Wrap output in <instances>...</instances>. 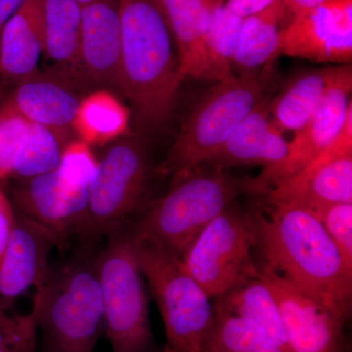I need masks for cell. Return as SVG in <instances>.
I'll use <instances>...</instances> for the list:
<instances>
[{
    "label": "cell",
    "mask_w": 352,
    "mask_h": 352,
    "mask_svg": "<svg viewBox=\"0 0 352 352\" xmlns=\"http://www.w3.org/2000/svg\"><path fill=\"white\" fill-rule=\"evenodd\" d=\"M80 6L85 7L89 6V4L94 3V2L98 1V0H76Z\"/></svg>",
    "instance_id": "obj_36"
},
{
    "label": "cell",
    "mask_w": 352,
    "mask_h": 352,
    "mask_svg": "<svg viewBox=\"0 0 352 352\" xmlns=\"http://www.w3.org/2000/svg\"><path fill=\"white\" fill-rule=\"evenodd\" d=\"M263 198L265 206H289L312 214L336 204L352 203V110L319 156Z\"/></svg>",
    "instance_id": "obj_11"
},
{
    "label": "cell",
    "mask_w": 352,
    "mask_h": 352,
    "mask_svg": "<svg viewBox=\"0 0 352 352\" xmlns=\"http://www.w3.org/2000/svg\"><path fill=\"white\" fill-rule=\"evenodd\" d=\"M258 210L261 270L272 271L307 298L349 322L352 267L314 214L289 206Z\"/></svg>",
    "instance_id": "obj_1"
},
{
    "label": "cell",
    "mask_w": 352,
    "mask_h": 352,
    "mask_svg": "<svg viewBox=\"0 0 352 352\" xmlns=\"http://www.w3.org/2000/svg\"><path fill=\"white\" fill-rule=\"evenodd\" d=\"M149 162L136 139H120L101 160L90 184L87 220L80 236L87 240L108 235L126 223L144 197Z\"/></svg>",
    "instance_id": "obj_9"
},
{
    "label": "cell",
    "mask_w": 352,
    "mask_h": 352,
    "mask_svg": "<svg viewBox=\"0 0 352 352\" xmlns=\"http://www.w3.org/2000/svg\"><path fill=\"white\" fill-rule=\"evenodd\" d=\"M135 240L141 270L163 318L166 336L164 352H201L214 318L210 298L184 270L180 259Z\"/></svg>",
    "instance_id": "obj_8"
},
{
    "label": "cell",
    "mask_w": 352,
    "mask_h": 352,
    "mask_svg": "<svg viewBox=\"0 0 352 352\" xmlns=\"http://www.w3.org/2000/svg\"><path fill=\"white\" fill-rule=\"evenodd\" d=\"M16 222V210L0 183V261L6 251Z\"/></svg>",
    "instance_id": "obj_32"
},
{
    "label": "cell",
    "mask_w": 352,
    "mask_h": 352,
    "mask_svg": "<svg viewBox=\"0 0 352 352\" xmlns=\"http://www.w3.org/2000/svg\"><path fill=\"white\" fill-rule=\"evenodd\" d=\"M276 0H226L224 3L239 17L245 18L265 10Z\"/></svg>",
    "instance_id": "obj_33"
},
{
    "label": "cell",
    "mask_w": 352,
    "mask_h": 352,
    "mask_svg": "<svg viewBox=\"0 0 352 352\" xmlns=\"http://www.w3.org/2000/svg\"><path fill=\"white\" fill-rule=\"evenodd\" d=\"M245 184L247 179L226 170L199 166L175 178L170 191L153 204L131 233L135 239L182 259L201 231L245 194Z\"/></svg>",
    "instance_id": "obj_4"
},
{
    "label": "cell",
    "mask_w": 352,
    "mask_h": 352,
    "mask_svg": "<svg viewBox=\"0 0 352 352\" xmlns=\"http://www.w3.org/2000/svg\"><path fill=\"white\" fill-rule=\"evenodd\" d=\"M351 90V65L337 67L332 82L311 119L296 131L295 138L289 142L288 154L283 161L261 170L256 177L247 178L245 193L265 195L319 156L337 138L352 110Z\"/></svg>",
    "instance_id": "obj_10"
},
{
    "label": "cell",
    "mask_w": 352,
    "mask_h": 352,
    "mask_svg": "<svg viewBox=\"0 0 352 352\" xmlns=\"http://www.w3.org/2000/svg\"><path fill=\"white\" fill-rule=\"evenodd\" d=\"M73 85L59 76L38 71L17 83L6 101L25 120L47 127L68 144L82 101Z\"/></svg>",
    "instance_id": "obj_18"
},
{
    "label": "cell",
    "mask_w": 352,
    "mask_h": 352,
    "mask_svg": "<svg viewBox=\"0 0 352 352\" xmlns=\"http://www.w3.org/2000/svg\"><path fill=\"white\" fill-rule=\"evenodd\" d=\"M352 267V203L336 204L314 214Z\"/></svg>",
    "instance_id": "obj_31"
},
{
    "label": "cell",
    "mask_w": 352,
    "mask_h": 352,
    "mask_svg": "<svg viewBox=\"0 0 352 352\" xmlns=\"http://www.w3.org/2000/svg\"><path fill=\"white\" fill-rule=\"evenodd\" d=\"M43 50V0H25L0 34V78L22 82L38 71Z\"/></svg>",
    "instance_id": "obj_20"
},
{
    "label": "cell",
    "mask_w": 352,
    "mask_h": 352,
    "mask_svg": "<svg viewBox=\"0 0 352 352\" xmlns=\"http://www.w3.org/2000/svg\"><path fill=\"white\" fill-rule=\"evenodd\" d=\"M54 236L41 224L16 212L13 232L0 261V305L9 309L28 289L47 277Z\"/></svg>",
    "instance_id": "obj_15"
},
{
    "label": "cell",
    "mask_w": 352,
    "mask_h": 352,
    "mask_svg": "<svg viewBox=\"0 0 352 352\" xmlns=\"http://www.w3.org/2000/svg\"><path fill=\"white\" fill-rule=\"evenodd\" d=\"M326 0H283L285 7L292 15H300L321 6Z\"/></svg>",
    "instance_id": "obj_34"
},
{
    "label": "cell",
    "mask_w": 352,
    "mask_h": 352,
    "mask_svg": "<svg viewBox=\"0 0 352 352\" xmlns=\"http://www.w3.org/2000/svg\"><path fill=\"white\" fill-rule=\"evenodd\" d=\"M129 120V110L115 95L98 90L80 101L74 131L88 145L105 144L126 131Z\"/></svg>",
    "instance_id": "obj_25"
},
{
    "label": "cell",
    "mask_w": 352,
    "mask_h": 352,
    "mask_svg": "<svg viewBox=\"0 0 352 352\" xmlns=\"http://www.w3.org/2000/svg\"><path fill=\"white\" fill-rule=\"evenodd\" d=\"M258 270L279 307L289 352H351L346 321L303 295L277 273Z\"/></svg>",
    "instance_id": "obj_14"
},
{
    "label": "cell",
    "mask_w": 352,
    "mask_h": 352,
    "mask_svg": "<svg viewBox=\"0 0 352 352\" xmlns=\"http://www.w3.org/2000/svg\"><path fill=\"white\" fill-rule=\"evenodd\" d=\"M66 145L51 129L30 122L11 175L24 180L54 170L59 166Z\"/></svg>",
    "instance_id": "obj_28"
},
{
    "label": "cell",
    "mask_w": 352,
    "mask_h": 352,
    "mask_svg": "<svg viewBox=\"0 0 352 352\" xmlns=\"http://www.w3.org/2000/svg\"><path fill=\"white\" fill-rule=\"evenodd\" d=\"M82 62L87 80L122 94V27L119 3L98 0L82 7Z\"/></svg>",
    "instance_id": "obj_17"
},
{
    "label": "cell",
    "mask_w": 352,
    "mask_h": 352,
    "mask_svg": "<svg viewBox=\"0 0 352 352\" xmlns=\"http://www.w3.org/2000/svg\"><path fill=\"white\" fill-rule=\"evenodd\" d=\"M337 67L315 69L296 76L270 101L273 124L281 131H296L311 119L332 82Z\"/></svg>",
    "instance_id": "obj_23"
},
{
    "label": "cell",
    "mask_w": 352,
    "mask_h": 352,
    "mask_svg": "<svg viewBox=\"0 0 352 352\" xmlns=\"http://www.w3.org/2000/svg\"><path fill=\"white\" fill-rule=\"evenodd\" d=\"M119 11L122 94L144 126H162L184 80L170 27L160 0H120Z\"/></svg>",
    "instance_id": "obj_2"
},
{
    "label": "cell",
    "mask_w": 352,
    "mask_h": 352,
    "mask_svg": "<svg viewBox=\"0 0 352 352\" xmlns=\"http://www.w3.org/2000/svg\"><path fill=\"white\" fill-rule=\"evenodd\" d=\"M90 185L56 168L29 179L18 180L11 191L16 212L41 224L62 249L80 235L87 220Z\"/></svg>",
    "instance_id": "obj_12"
},
{
    "label": "cell",
    "mask_w": 352,
    "mask_h": 352,
    "mask_svg": "<svg viewBox=\"0 0 352 352\" xmlns=\"http://www.w3.org/2000/svg\"><path fill=\"white\" fill-rule=\"evenodd\" d=\"M243 18L234 14L223 0H215L210 11L206 45L219 82L235 80L233 58Z\"/></svg>",
    "instance_id": "obj_27"
},
{
    "label": "cell",
    "mask_w": 352,
    "mask_h": 352,
    "mask_svg": "<svg viewBox=\"0 0 352 352\" xmlns=\"http://www.w3.org/2000/svg\"><path fill=\"white\" fill-rule=\"evenodd\" d=\"M106 1L117 2V3H119L120 0H106Z\"/></svg>",
    "instance_id": "obj_37"
},
{
    "label": "cell",
    "mask_w": 352,
    "mask_h": 352,
    "mask_svg": "<svg viewBox=\"0 0 352 352\" xmlns=\"http://www.w3.org/2000/svg\"><path fill=\"white\" fill-rule=\"evenodd\" d=\"M212 307L254 322L278 346L289 352L279 307L270 289L261 279V275L214 298Z\"/></svg>",
    "instance_id": "obj_24"
},
{
    "label": "cell",
    "mask_w": 352,
    "mask_h": 352,
    "mask_svg": "<svg viewBox=\"0 0 352 352\" xmlns=\"http://www.w3.org/2000/svg\"><path fill=\"white\" fill-rule=\"evenodd\" d=\"M97 252L89 248L58 265L36 289L39 352H94L105 330Z\"/></svg>",
    "instance_id": "obj_3"
},
{
    "label": "cell",
    "mask_w": 352,
    "mask_h": 352,
    "mask_svg": "<svg viewBox=\"0 0 352 352\" xmlns=\"http://www.w3.org/2000/svg\"><path fill=\"white\" fill-rule=\"evenodd\" d=\"M287 13L283 0H276L265 10L243 19L232 63L239 76L258 73L279 55V25Z\"/></svg>",
    "instance_id": "obj_22"
},
{
    "label": "cell",
    "mask_w": 352,
    "mask_h": 352,
    "mask_svg": "<svg viewBox=\"0 0 352 352\" xmlns=\"http://www.w3.org/2000/svg\"><path fill=\"white\" fill-rule=\"evenodd\" d=\"M36 311L9 314L0 305V352H36Z\"/></svg>",
    "instance_id": "obj_29"
},
{
    "label": "cell",
    "mask_w": 352,
    "mask_h": 352,
    "mask_svg": "<svg viewBox=\"0 0 352 352\" xmlns=\"http://www.w3.org/2000/svg\"><path fill=\"white\" fill-rule=\"evenodd\" d=\"M25 0H0V31Z\"/></svg>",
    "instance_id": "obj_35"
},
{
    "label": "cell",
    "mask_w": 352,
    "mask_h": 352,
    "mask_svg": "<svg viewBox=\"0 0 352 352\" xmlns=\"http://www.w3.org/2000/svg\"><path fill=\"white\" fill-rule=\"evenodd\" d=\"M44 50L50 74L75 85L87 80L82 62V7L76 0H43Z\"/></svg>",
    "instance_id": "obj_21"
},
{
    "label": "cell",
    "mask_w": 352,
    "mask_h": 352,
    "mask_svg": "<svg viewBox=\"0 0 352 352\" xmlns=\"http://www.w3.org/2000/svg\"><path fill=\"white\" fill-rule=\"evenodd\" d=\"M270 95H266L203 166L221 170L261 166L265 170L281 163L288 154L289 142L270 120Z\"/></svg>",
    "instance_id": "obj_16"
},
{
    "label": "cell",
    "mask_w": 352,
    "mask_h": 352,
    "mask_svg": "<svg viewBox=\"0 0 352 352\" xmlns=\"http://www.w3.org/2000/svg\"><path fill=\"white\" fill-rule=\"evenodd\" d=\"M29 124L8 102L0 106V183L12 175L14 161Z\"/></svg>",
    "instance_id": "obj_30"
},
{
    "label": "cell",
    "mask_w": 352,
    "mask_h": 352,
    "mask_svg": "<svg viewBox=\"0 0 352 352\" xmlns=\"http://www.w3.org/2000/svg\"><path fill=\"white\" fill-rule=\"evenodd\" d=\"M201 352H286L254 322L214 309Z\"/></svg>",
    "instance_id": "obj_26"
},
{
    "label": "cell",
    "mask_w": 352,
    "mask_h": 352,
    "mask_svg": "<svg viewBox=\"0 0 352 352\" xmlns=\"http://www.w3.org/2000/svg\"><path fill=\"white\" fill-rule=\"evenodd\" d=\"M258 241V210L247 212L232 204L201 231L180 261L214 300L259 278L252 256Z\"/></svg>",
    "instance_id": "obj_7"
},
{
    "label": "cell",
    "mask_w": 352,
    "mask_h": 352,
    "mask_svg": "<svg viewBox=\"0 0 352 352\" xmlns=\"http://www.w3.org/2000/svg\"><path fill=\"white\" fill-rule=\"evenodd\" d=\"M215 0H160L170 27L183 76L219 82L206 38ZM226 1V0H223Z\"/></svg>",
    "instance_id": "obj_19"
},
{
    "label": "cell",
    "mask_w": 352,
    "mask_h": 352,
    "mask_svg": "<svg viewBox=\"0 0 352 352\" xmlns=\"http://www.w3.org/2000/svg\"><path fill=\"white\" fill-rule=\"evenodd\" d=\"M265 89V78L259 73L217 82L183 122L163 173L182 177L203 166L263 100Z\"/></svg>",
    "instance_id": "obj_6"
},
{
    "label": "cell",
    "mask_w": 352,
    "mask_h": 352,
    "mask_svg": "<svg viewBox=\"0 0 352 352\" xmlns=\"http://www.w3.org/2000/svg\"><path fill=\"white\" fill-rule=\"evenodd\" d=\"M97 252L105 332L112 352H152L149 300L138 243L124 227L108 234Z\"/></svg>",
    "instance_id": "obj_5"
},
{
    "label": "cell",
    "mask_w": 352,
    "mask_h": 352,
    "mask_svg": "<svg viewBox=\"0 0 352 352\" xmlns=\"http://www.w3.org/2000/svg\"><path fill=\"white\" fill-rule=\"evenodd\" d=\"M278 53L320 63L351 64L352 0H326L293 16L280 31Z\"/></svg>",
    "instance_id": "obj_13"
}]
</instances>
